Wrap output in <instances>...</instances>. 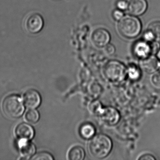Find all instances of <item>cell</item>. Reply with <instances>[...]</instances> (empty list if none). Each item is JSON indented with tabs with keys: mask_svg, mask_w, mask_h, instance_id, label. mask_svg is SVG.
<instances>
[{
	"mask_svg": "<svg viewBox=\"0 0 160 160\" xmlns=\"http://www.w3.org/2000/svg\"><path fill=\"white\" fill-rule=\"evenodd\" d=\"M112 147L113 142L110 138L107 135L100 134L92 138L89 145V150L93 157L102 159L109 155Z\"/></svg>",
	"mask_w": 160,
	"mask_h": 160,
	"instance_id": "obj_1",
	"label": "cell"
},
{
	"mask_svg": "<svg viewBox=\"0 0 160 160\" xmlns=\"http://www.w3.org/2000/svg\"><path fill=\"white\" fill-rule=\"evenodd\" d=\"M92 112L99 116L106 124L115 125L120 120V114L116 108L111 107H103L99 102H94L90 107Z\"/></svg>",
	"mask_w": 160,
	"mask_h": 160,
	"instance_id": "obj_2",
	"label": "cell"
},
{
	"mask_svg": "<svg viewBox=\"0 0 160 160\" xmlns=\"http://www.w3.org/2000/svg\"><path fill=\"white\" fill-rule=\"evenodd\" d=\"M120 33L127 38H134L140 33L141 24L138 18L134 17L128 16L122 18L118 26Z\"/></svg>",
	"mask_w": 160,
	"mask_h": 160,
	"instance_id": "obj_3",
	"label": "cell"
},
{
	"mask_svg": "<svg viewBox=\"0 0 160 160\" xmlns=\"http://www.w3.org/2000/svg\"><path fill=\"white\" fill-rule=\"evenodd\" d=\"M104 73L108 81L113 83H119L127 77V68L120 62L110 61L105 65Z\"/></svg>",
	"mask_w": 160,
	"mask_h": 160,
	"instance_id": "obj_4",
	"label": "cell"
},
{
	"mask_svg": "<svg viewBox=\"0 0 160 160\" xmlns=\"http://www.w3.org/2000/svg\"><path fill=\"white\" fill-rule=\"evenodd\" d=\"M2 108L4 114L11 118H17L21 117L25 110L21 98L14 94L9 95L4 99Z\"/></svg>",
	"mask_w": 160,
	"mask_h": 160,
	"instance_id": "obj_5",
	"label": "cell"
},
{
	"mask_svg": "<svg viewBox=\"0 0 160 160\" xmlns=\"http://www.w3.org/2000/svg\"><path fill=\"white\" fill-rule=\"evenodd\" d=\"M24 25L25 29L29 33L36 34L40 32L43 27V19L40 14L32 13L27 17Z\"/></svg>",
	"mask_w": 160,
	"mask_h": 160,
	"instance_id": "obj_6",
	"label": "cell"
},
{
	"mask_svg": "<svg viewBox=\"0 0 160 160\" xmlns=\"http://www.w3.org/2000/svg\"><path fill=\"white\" fill-rule=\"evenodd\" d=\"M133 53L136 57L143 60L153 55L151 43L146 41H140L136 43L134 46Z\"/></svg>",
	"mask_w": 160,
	"mask_h": 160,
	"instance_id": "obj_7",
	"label": "cell"
},
{
	"mask_svg": "<svg viewBox=\"0 0 160 160\" xmlns=\"http://www.w3.org/2000/svg\"><path fill=\"white\" fill-rule=\"evenodd\" d=\"M110 36L106 30L99 28L95 30L92 34V40L94 44L98 47H104L108 44Z\"/></svg>",
	"mask_w": 160,
	"mask_h": 160,
	"instance_id": "obj_8",
	"label": "cell"
},
{
	"mask_svg": "<svg viewBox=\"0 0 160 160\" xmlns=\"http://www.w3.org/2000/svg\"><path fill=\"white\" fill-rule=\"evenodd\" d=\"M24 102L25 105L28 108L31 109L36 108L41 103V96L37 91L29 90L24 94Z\"/></svg>",
	"mask_w": 160,
	"mask_h": 160,
	"instance_id": "obj_9",
	"label": "cell"
},
{
	"mask_svg": "<svg viewBox=\"0 0 160 160\" xmlns=\"http://www.w3.org/2000/svg\"><path fill=\"white\" fill-rule=\"evenodd\" d=\"M147 7L146 0H131L128 4V10L133 15L140 16L146 12Z\"/></svg>",
	"mask_w": 160,
	"mask_h": 160,
	"instance_id": "obj_10",
	"label": "cell"
},
{
	"mask_svg": "<svg viewBox=\"0 0 160 160\" xmlns=\"http://www.w3.org/2000/svg\"><path fill=\"white\" fill-rule=\"evenodd\" d=\"M141 67L146 72L154 73L160 68V62L157 58L151 56L142 60Z\"/></svg>",
	"mask_w": 160,
	"mask_h": 160,
	"instance_id": "obj_11",
	"label": "cell"
},
{
	"mask_svg": "<svg viewBox=\"0 0 160 160\" xmlns=\"http://www.w3.org/2000/svg\"><path fill=\"white\" fill-rule=\"evenodd\" d=\"M16 134L20 139L30 140L34 136V131L32 127L28 123H22L16 128Z\"/></svg>",
	"mask_w": 160,
	"mask_h": 160,
	"instance_id": "obj_12",
	"label": "cell"
},
{
	"mask_svg": "<svg viewBox=\"0 0 160 160\" xmlns=\"http://www.w3.org/2000/svg\"><path fill=\"white\" fill-rule=\"evenodd\" d=\"M20 153L22 157L26 159H29L35 152V147L31 142L25 139H20L19 142Z\"/></svg>",
	"mask_w": 160,
	"mask_h": 160,
	"instance_id": "obj_13",
	"label": "cell"
},
{
	"mask_svg": "<svg viewBox=\"0 0 160 160\" xmlns=\"http://www.w3.org/2000/svg\"><path fill=\"white\" fill-rule=\"evenodd\" d=\"M79 133L82 138L88 140L92 139L95 136L96 129L93 124L89 122H86L80 126Z\"/></svg>",
	"mask_w": 160,
	"mask_h": 160,
	"instance_id": "obj_14",
	"label": "cell"
},
{
	"mask_svg": "<svg viewBox=\"0 0 160 160\" xmlns=\"http://www.w3.org/2000/svg\"><path fill=\"white\" fill-rule=\"evenodd\" d=\"M86 157V152L82 147L75 146L69 151L68 158L70 160H83Z\"/></svg>",
	"mask_w": 160,
	"mask_h": 160,
	"instance_id": "obj_15",
	"label": "cell"
},
{
	"mask_svg": "<svg viewBox=\"0 0 160 160\" xmlns=\"http://www.w3.org/2000/svg\"><path fill=\"white\" fill-rule=\"evenodd\" d=\"M141 75V71L136 65L132 64L127 68V76L131 80H138Z\"/></svg>",
	"mask_w": 160,
	"mask_h": 160,
	"instance_id": "obj_16",
	"label": "cell"
},
{
	"mask_svg": "<svg viewBox=\"0 0 160 160\" xmlns=\"http://www.w3.org/2000/svg\"><path fill=\"white\" fill-rule=\"evenodd\" d=\"M148 31L152 34L154 39L160 40V21H155L150 24Z\"/></svg>",
	"mask_w": 160,
	"mask_h": 160,
	"instance_id": "obj_17",
	"label": "cell"
},
{
	"mask_svg": "<svg viewBox=\"0 0 160 160\" xmlns=\"http://www.w3.org/2000/svg\"><path fill=\"white\" fill-rule=\"evenodd\" d=\"M25 118L28 122L34 123L39 120V114L37 110L32 109L26 113Z\"/></svg>",
	"mask_w": 160,
	"mask_h": 160,
	"instance_id": "obj_18",
	"label": "cell"
},
{
	"mask_svg": "<svg viewBox=\"0 0 160 160\" xmlns=\"http://www.w3.org/2000/svg\"><path fill=\"white\" fill-rule=\"evenodd\" d=\"M33 160H52L54 159L53 156L48 152H40L35 154L32 158Z\"/></svg>",
	"mask_w": 160,
	"mask_h": 160,
	"instance_id": "obj_19",
	"label": "cell"
},
{
	"mask_svg": "<svg viewBox=\"0 0 160 160\" xmlns=\"http://www.w3.org/2000/svg\"><path fill=\"white\" fill-rule=\"evenodd\" d=\"M152 83L155 87L160 88V72H154L152 76Z\"/></svg>",
	"mask_w": 160,
	"mask_h": 160,
	"instance_id": "obj_20",
	"label": "cell"
},
{
	"mask_svg": "<svg viewBox=\"0 0 160 160\" xmlns=\"http://www.w3.org/2000/svg\"><path fill=\"white\" fill-rule=\"evenodd\" d=\"M115 48L114 46L111 44H107L104 47V51L106 55L112 56L115 53Z\"/></svg>",
	"mask_w": 160,
	"mask_h": 160,
	"instance_id": "obj_21",
	"label": "cell"
},
{
	"mask_svg": "<svg viewBox=\"0 0 160 160\" xmlns=\"http://www.w3.org/2000/svg\"><path fill=\"white\" fill-rule=\"evenodd\" d=\"M117 6L119 10H125L128 9V3L125 0H119L117 3Z\"/></svg>",
	"mask_w": 160,
	"mask_h": 160,
	"instance_id": "obj_22",
	"label": "cell"
},
{
	"mask_svg": "<svg viewBox=\"0 0 160 160\" xmlns=\"http://www.w3.org/2000/svg\"><path fill=\"white\" fill-rule=\"evenodd\" d=\"M123 14L121 10H116L113 13V18L116 21L120 20L123 18Z\"/></svg>",
	"mask_w": 160,
	"mask_h": 160,
	"instance_id": "obj_23",
	"label": "cell"
},
{
	"mask_svg": "<svg viewBox=\"0 0 160 160\" xmlns=\"http://www.w3.org/2000/svg\"><path fill=\"white\" fill-rule=\"evenodd\" d=\"M138 160H155L156 158L154 156L149 154V153H146V154H143L141 155L139 158H138Z\"/></svg>",
	"mask_w": 160,
	"mask_h": 160,
	"instance_id": "obj_24",
	"label": "cell"
},
{
	"mask_svg": "<svg viewBox=\"0 0 160 160\" xmlns=\"http://www.w3.org/2000/svg\"><path fill=\"white\" fill-rule=\"evenodd\" d=\"M144 40L147 42H151L154 39L152 34L149 31L146 32L144 35Z\"/></svg>",
	"mask_w": 160,
	"mask_h": 160,
	"instance_id": "obj_25",
	"label": "cell"
},
{
	"mask_svg": "<svg viewBox=\"0 0 160 160\" xmlns=\"http://www.w3.org/2000/svg\"><path fill=\"white\" fill-rule=\"evenodd\" d=\"M157 58L160 61V50H159L157 54Z\"/></svg>",
	"mask_w": 160,
	"mask_h": 160,
	"instance_id": "obj_26",
	"label": "cell"
}]
</instances>
